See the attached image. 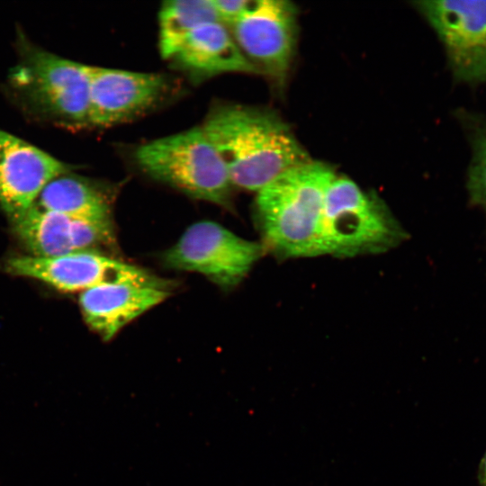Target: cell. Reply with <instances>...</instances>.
<instances>
[{
	"label": "cell",
	"mask_w": 486,
	"mask_h": 486,
	"mask_svg": "<svg viewBox=\"0 0 486 486\" xmlns=\"http://www.w3.org/2000/svg\"><path fill=\"white\" fill-rule=\"evenodd\" d=\"M232 186L258 192L284 171L311 160L289 126L266 110L214 108L202 126Z\"/></svg>",
	"instance_id": "1"
},
{
	"label": "cell",
	"mask_w": 486,
	"mask_h": 486,
	"mask_svg": "<svg viewBox=\"0 0 486 486\" xmlns=\"http://www.w3.org/2000/svg\"><path fill=\"white\" fill-rule=\"evenodd\" d=\"M336 174L310 160L293 166L257 192L256 213L266 251L282 258L325 255L323 210Z\"/></svg>",
	"instance_id": "2"
},
{
	"label": "cell",
	"mask_w": 486,
	"mask_h": 486,
	"mask_svg": "<svg viewBox=\"0 0 486 486\" xmlns=\"http://www.w3.org/2000/svg\"><path fill=\"white\" fill-rule=\"evenodd\" d=\"M325 255L350 257L388 251L405 238V231L375 194L346 176H335L323 210Z\"/></svg>",
	"instance_id": "3"
},
{
	"label": "cell",
	"mask_w": 486,
	"mask_h": 486,
	"mask_svg": "<svg viewBox=\"0 0 486 486\" xmlns=\"http://www.w3.org/2000/svg\"><path fill=\"white\" fill-rule=\"evenodd\" d=\"M135 159L150 177L187 195L222 206L230 202L228 172L202 127L147 142L136 149Z\"/></svg>",
	"instance_id": "4"
},
{
	"label": "cell",
	"mask_w": 486,
	"mask_h": 486,
	"mask_svg": "<svg viewBox=\"0 0 486 486\" xmlns=\"http://www.w3.org/2000/svg\"><path fill=\"white\" fill-rule=\"evenodd\" d=\"M266 249L211 220L192 224L163 256L168 267L203 274L221 288L238 284Z\"/></svg>",
	"instance_id": "5"
},
{
	"label": "cell",
	"mask_w": 486,
	"mask_h": 486,
	"mask_svg": "<svg viewBox=\"0 0 486 486\" xmlns=\"http://www.w3.org/2000/svg\"><path fill=\"white\" fill-rule=\"evenodd\" d=\"M5 268L11 274L36 279L63 292H82L106 284L162 285V279L150 272L96 251L14 256L6 262Z\"/></svg>",
	"instance_id": "6"
},
{
	"label": "cell",
	"mask_w": 486,
	"mask_h": 486,
	"mask_svg": "<svg viewBox=\"0 0 486 486\" xmlns=\"http://www.w3.org/2000/svg\"><path fill=\"white\" fill-rule=\"evenodd\" d=\"M14 79L46 112L67 124H88L87 65L31 50Z\"/></svg>",
	"instance_id": "7"
},
{
	"label": "cell",
	"mask_w": 486,
	"mask_h": 486,
	"mask_svg": "<svg viewBox=\"0 0 486 486\" xmlns=\"http://www.w3.org/2000/svg\"><path fill=\"white\" fill-rule=\"evenodd\" d=\"M296 8L289 1H251L231 25L232 36L248 61L279 82L290 69L296 43Z\"/></svg>",
	"instance_id": "8"
},
{
	"label": "cell",
	"mask_w": 486,
	"mask_h": 486,
	"mask_svg": "<svg viewBox=\"0 0 486 486\" xmlns=\"http://www.w3.org/2000/svg\"><path fill=\"white\" fill-rule=\"evenodd\" d=\"M418 9L443 43L456 79L486 80V1H421Z\"/></svg>",
	"instance_id": "9"
},
{
	"label": "cell",
	"mask_w": 486,
	"mask_h": 486,
	"mask_svg": "<svg viewBox=\"0 0 486 486\" xmlns=\"http://www.w3.org/2000/svg\"><path fill=\"white\" fill-rule=\"evenodd\" d=\"M88 124L109 127L131 120L154 106L166 94V77L87 65Z\"/></svg>",
	"instance_id": "10"
},
{
	"label": "cell",
	"mask_w": 486,
	"mask_h": 486,
	"mask_svg": "<svg viewBox=\"0 0 486 486\" xmlns=\"http://www.w3.org/2000/svg\"><path fill=\"white\" fill-rule=\"evenodd\" d=\"M14 232L35 256H56L95 251L115 244L111 220L72 218L33 205L13 220Z\"/></svg>",
	"instance_id": "11"
},
{
	"label": "cell",
	"mask_w": 486,
	"mask_h": 486,
	"mask_svg": "<svg viewBox=\"0 0 486 486\" xmlns=\"http://www.w3.org/2000/svg\"><path fill=\"white\" fill-rule=\"evenodd\" d=\"M68 170L58 159L0 130V204L12 221L33 206L51 180Z\"/></svg>",
	"instance_id": "12"
},
{
	"label": "cell",
	"mask_w": 486,
	"mask_h": 486,
	"mask_svg": "<svg viewBox=\"0 0 486 486\" xmlns=\"http://www.w3.org/2000/svg\"><path fill=\"white\" fill-rule=\"evenodd\" d=\"M167 290L131 284H106L80 293L87 325L103 339L112 338L129 322L163 302Z\"/></svg>",
	"instance_id": "13"
},
{
	"label": "cell",
	"mask_w": 486,
	"mask_h": 486,
	"mask_svg": "<svg viewBox=\"0 0 486 486\" xmlns=\"http://www.w3.org/2000/svg\"><path fill=\"white\" fill-rule=\"evenodd\" d=\"M195 78L223 73H257L220 22L203 23L178 44L168 58Z\"/></svg>",
	"instance_id": "14"
},
{
	"label": "cell",
	"mask_w": 486,
	"mask_h": 486,
	"mask_svg": "<svg viewBox=\"0 0 486 486\" xmlns=\"http://www.w3.org/2000/svg\"><path fill=\"white\" fill-rule=\"evenodd\" d=\"M33 205L72 218L111 220V207L106 196L86 180L67 173L51 180Z\"/></svg>",
	"instance_id": "15"
},
{
	"label": "cell",
	"mask_w": 486,
	"mask_h": 486,
	"mask_svg": "<svg viewBox=\"0 0 486 486\" xmlns=\"http://www.w3.org/2000/svg\"><path fill=\"white\" fill-rule=\"evenodd\" d=\"M220 22L212 0L166 1L158 13V47L168 59L181 40L198 26Z\"/></svg>",
	"instance_id": "16"
},
{
	"label": "cell",
	"mask_w": 486,
	"mask_h": 486,
	"mask_svg": "<svg viewBox=\"0 0 486 486\" xmlns=\"http://www.w3.org/2000/svg\"><path fill=\"white\" fill-rule=\"evenodd\" d=\"M472 146L468 192L472 201L486 212V125L476 130Z\"/></svg>",
	"instance_id": "17"
},
{
	"label": "cell",
	"mask_w": 486,
	"mask_h": 486,
	"mask_svg": "<svg viewBox=\"0 0 486 486\" xmlns=\"http://www.w3.org/2000/svg\"><path fill=\"white\" fill-rule=\"evenodd\" d=\"M220 22L231 26L244 14L250 0H212Z\"/></svg>",
	"instance_id": "18"
},
{
	"label": "cell",
	"mask_w": 486,
	"mask_h": 486,
	"mask_svg": "<svg viewBox=\"0 0 486 486\" xmlns=\"http://www.w3.org/2000/svg\"><path fill=\"white\" fill-rule=\"evenodd\" d=\"M479 478H480L482 486H486V451L481 461L480 469H479Z\"/></svg>",
	"instance_id": "19"
}]
</instances>
